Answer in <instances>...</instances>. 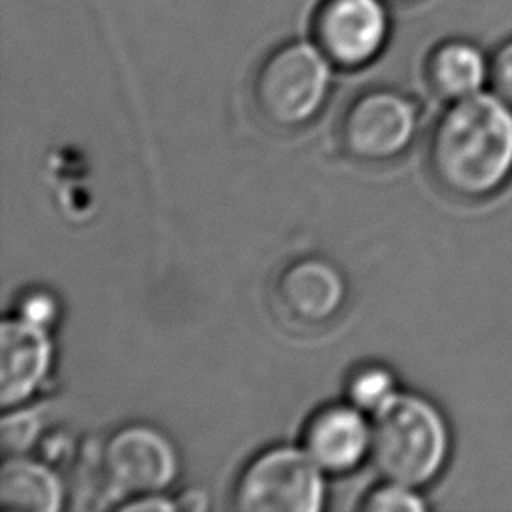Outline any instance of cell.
Instances as JSON below:
<instances>
[{
    "label": "cell",
    "mask_w": 512,
    "mask_h": 512,
    "mask_svg": "<svg viewBox=\"0 0 512 512\" xmlns=\"http://www.w3.org/2000/svg\"><path fill=\"white\" fill-rule=\"evenodd\" d=\"M432 180L450 196L480 200L512 178V106L496 92L448 102L426 142Z\"/></svg>",
    "instance_id": "obj_1"
},
{
    "label": "cell",
    "mask_w": 512,
    "mask_h": 512,
    "mask_svg": "<svg viewBox=\"0 0 512 512\" xmlns=\"http://www.w3.org/2000/svg\"><path fill=\"white\" fill-rule=\"evenodd\" d=\"M370 462L384 480L422 488L450 458V426L436 404L396 392L370 414Z\"/></svg>",
    "instance_id": "obj_2"
},
{
    "label": "cell",
    "mask_w": 512,
    "mask_h": 512,
    "mask_svg": "<svg viewBox=\"0 0 512 512\" xmlns=\"http://www.w3.org/2000/svg\"><path fill=\"white\" fill-rule=\"evenodd\" d=\"M334 68L312 38L278 44L260 60L252 78L256 112L282 130L308 124L328 100Z\"/></svg>",
    "instance_id": "obj_3"
},
{
    "label": "cell",
    "mask_w": 512,
    "mask_h": 512,
    "mask_svg": "<svg viewBox=\"0 0 512 512\" xmlns=\"http://www.w3.org/2000/svg\"><path fill=\"white\" fill-rule=\"evenodd\" d=\"M322 502V468L304 448L292 446H274L256 454L232 488V504L238 510L316 512Z\"/></svg>",
    "instance_id": "obj_4"
},
{
    "label": "cell",
    "mask_w": 512,
    "mask_h": 512,
    "mask_svg": "<svg viewBox=\"0 0 512 512\" xmlns=\"http://www.w3.org/2000/svg\"><path fill=\"white\" fill-rule=\"evenodd\" d=\"M416 128L418 110L404 92L370 88L346 104L338 138L354 160L388 162L412 144Z\"/></svg>",
    "instance_id": "obj_5"
},
{
    "label": "cell",
    "mask_w": 512,
    "mask_h": 512,
    "mask_svg": "<svg viewBox=\"0 0 512 512\" xmlns=\"http://www.w3.org/2000/svg\"><path fill=\"white\" fill-rule=\"evenodd\" d=\"M390 0H320L310 18V38L342 70L372 64L392 34Z\"/></svg>",
    "instance_id": "obj_6"
},
{
    "label": "cell",
    "mask_w": 512,
    "mask_h": 512,
    "mask_svg": "<svg viewBox=\"0 0 512 512\" xmlns=\"http://www.w3.org/2000/svg\"><path fill=\"white\" fill-rule=\"evenodd\" d=\"M100 468L108 490L118 498L160 494L178 474V456L164 432L130 424L108 438Z\"/></svg>",
    "instance_id": "obj_7"
},
{
    "label": "cell",
    "mask_w": 512,
    "mask_h": 512,
    "mask_svg": "<svg viewBox=\"0 0 512 512\" xmlns=\"http://www.w3.org/2000/svg\"><path fill=\"white\" fill-rule=\"evenodd\" d=\"M302 448L322 472H348L370 456V420L350 402L324 406L308 420Z\"/></svg>",
    "instance_id": "obj_8"
},
{
    "label": "cell",
    "mask_w": 512,
    "mask_h": 512,
    "mask_svg": "<svg viewBox=\"0 0 512 512\" xmlns=\"http://www.w3.org/2000/svg\"><path fill=\"white\" fill-rule=\"evenodd\" d=\"M346 298L342 274L318 258L288 264L274 282L278 308L294 322L322 324L338 314Z\"/></svg>",
    "instance_id": "obj_9"
},
{
    "label": "cell",
    "mask_w": 512,
    "mask_h": 512,
    "mask_svg": "<svg viewBox=\"0 0 512 512\" xmlns=\"http://www.w3.org/2000/svg\"><path fill=\"white\" fill-rule=\"evenodd\" d=\"M0 342V402L8 410L26 402L46 380L52 344L46 328L20 316L4 320Z\"/></svg>",
    "instance_id": "obj_10"
},
{
    "label": "cell",
    "mask_w": 512,
    "mask_h": 512,
    "mask_svg": "<svg viewBox=\"0 0 512 512\" xmlns=\"http://www.w3.org/2000/svg\"><path fill=\"white\" fill-rule=\"evenodd\" d=\"M488 78L490 62L468 40H446L428 54L426 80L434 94L448 102L480 92Z\"/></svg>",
    "instance_id": "obj_11"
},
{
    "label": "cell",
    "mask_w": 512,
    "mask_h": 512,
    "mask_svg": "<svg viewBox=\"0 0 512 512\" xmlns=\"http://www.w3.org/2000/svg\"><path fill=\"white\" fill-rule=\"evenodd\" d=\"M64 490L56 472L24 454L8 456L0 472V504L12 512H58Z\"/></svg>",
    "instance_id": "obj_12"
},
{
    "label": "cell",
    "mask_w": 512,
    "mask_h": 512,
    "mask_svg": "<svg viewBox=\"0 0 512 512\" xmlns=\"http://www.w3.org/2000/svg\"><path fill=\"white\" fill-rule=\"evenodd\" d=\"M396 392L398 388L392 372L380 364L354 370L346 386L348 402L368 414H374L378 408H382Z\"/></svg>",
    "instance_id": "obj_13"
},
{
    "label": "cell",
    "mask_w": 512,
    "mask_h": 512,
    "mask_svg": "<svg viewBox=\"0 0 512 512\" xmlns=\"http://www.w3.org/2000/svg\"><path fill=\"white\" fill-rule=\"evenodd\" d=\"M362 508L372 512H422L428 506L416 488L386 480L364 498Z\"/></svg>",
    "instance_id": "obj_14"
},
{
    "label": "cell",
    "mask_w": 512,
    "mask_h": 512,
    "mask_svg": "<svg viewBox=\"0 0 512 512\" xmlns=\"http://www.w3.org/2000/svg\"><path fill=\"white\" fill-rule=\"evenodd\" d=\"M40 418L32 410L14 406V412H6L2 418V448L8 456L24 454L38 438Z\"/></svg>",
    "instance_id": "obj_15"
},
{
    "label": "cell",
    "mask_w": 512,
    "mask_h": 512,
    "mask_svg": "<svg viewBox=\"0 0 512 512\" xmlns=\"http://www.w3.org/2000/svg\"><path fill=\"white\" fill-rule=\"evenodd\" d=\"M56 314H58L56 300L48 292H40V290L28 292L18 304V316L22 320L42 326L46 330L56 320Z\"/></svg>",
    "instance_id": "obj_16"
},
{
    "label": "cell",
    "mask_w": 512,
    "mask_h": 512,
    "mask_svg": "<svg viewBox=\"0 0 512 512\" xmlns=\"http://www.w3.org/2000/svg\"><path fill=\"white\" fill-rule=\"evenodd\" d=\"M490 80L494 92L512 106V40L502 44L490 62Z\"/></svg>",
    "instance_id": "obj_17"
},
{
    "label": "cell",
    "mask_w": 512,
    "mask_h": 512,
    "mask_svg": "<svg viewBox=\"0 0 512 512\" xmlns=\"http://www.w3.org/2000/svg\"><path fill=\"white\" fill-rule=\"evenodd\" d=\"M122 510H156V512H164V510H174L178 508L176 502L160 496V494H142V496H134L132 500H126L122 506Z\"/></svg>",
    "instance_id": "obj_18"
}]
</instances>
